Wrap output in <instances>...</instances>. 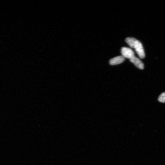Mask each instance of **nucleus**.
<instances>
[{
  "label": "nucleus",
  "mask_w": 165,
  "mask_h": 165,
  "mask_svg": "<svg viewBox=\"0 0 165 165\" xmlns=\"http://www.w3.org/2000/svg\"><path fill=\"white\" fill-rule=\"evenodd\" d=\"M121 53L122 56L125 58L130 59L135 56L134 52L129 48L122 47L121 49Z\"/></svg>",
  "instance_id": "f03ea898"
},
{
  "label": "nucleus",
  "mask_w": 165,
  "mask_h": 165,
  "mask_svg": "<svg viewBox=\"0 0 165 165\" xmlns=\"http://www.w3.org/2000/svg\"><path fill=\"white\" fill-rule=\"evenodd\" d=\"M126 42L130 46L135 49V50L141 59H143L145 57V53L142 43L140 41L135 38L128 37L126 39Z\"/></svg>",
  "instance_id": "f257e3e1"
},
{
  "label": "nucleus",
  "mask_w": 165,
  "mask_h": 165,
  "mask_svg": "<svg viewBox=\"0 0 165 165\" xmlns=\"http://www.w3.org/2000/svg\"><path fill=\"white\" fill-rule=\"evenodd\" d=\"M125 60V58L122 56H118L111 59L109 61L111 65H115L123 63Z\"/></svg>",
  "instance_id": "7ed1b4c3"
},
{
  "label": "nucleus",
  "mask_w": 165,
  "mask_h": 165,
  "mask_svg": "<svg viewBox=\"0 0 165 165\" xmlns=\"http://www.w3.org/2000/svg\"><path fill=\"white\" fill-rule=\"evenodd\" d=\"M130 60L131 62L134 64L138 68L140 69H144V64L139 58L134 56L130 59Z\"/></svg>",
  "instance_id": "20e7f679"
},
{
  "label": "nucleus",
  "mask_w": 165,
  "mask_h": 165,
  "mask_svg": "<svg viewBox=\"0 0 165 165\" xmlns=\"http://www.w3.org/2000/svg\"><path fill=\"white\" fill-rule=\"evenodd\" d=\"M158 101L162 103H165V93H162L159 97Z\"/></svg>",
  "instance_id": "39448f33"
}]
</instances>
